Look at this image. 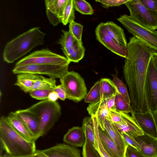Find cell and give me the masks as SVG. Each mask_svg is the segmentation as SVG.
Masks as SVG:
<instances>
[{"label":"cell","mask_w":157,"mask_h":157,"mask_svg":"<svg viewBox=\"0 0 157 157\" xmlns=\"http://www.w3.org/2000/svg\"><path fill=\"white\" fill-rule=\"evenodd\" d=\"M127 48L128 56L123 72L128 88L132 112L150 111L147 99L146 75L150 61L156 52L134 36L129 38Z\"/></svg>","instance_id":"6da1fadb"},{"label":"cell","mask_w":157,"mask_h":157,"mask_svg":"<svg viewBox=\"0 0 157 157\" xmlns=\"http://www.w3.org/2000/svg\"><path fill=\"white\" fill-rule=\"evenodd\" d=\"M0 155L12 156L29 155L36 150L35 142L26 140L17 132L8 122L7 117L0 119Z\"/></svg>","instance_id":"7a4b0ae2"},{"label":"cell","mask_w":157,"mask_h":157,"mask_svg":"<svg viewBox=\"0 0 157 157\" xmlns=\"http://www.w3.org/2000/svg\"><path fill=\"white\" fill-rule=\"evenodd\" d=\"M45 35L39 27H35L18 35L5 46L2 53L4 61L13 63L35 47L43 44Z\"/></svg>","instance_id":"3957f363"},{"label":"cell","mask_w":157,"mask_h":157,"mask_svg":"<svg viewBox=\"0 0 157 157\" xmlns=\"http://www.w3.org/2000/svg\"><path fill=\"white\" fill-rule=\"evenodd\" d=\"M27 109L39 119L40 137L48 132L61 115V108L59 104L48 99L37 102Z\"/></svg>","instance_id":"277c9868"},{"label":"cell","mask_w":157,"mask_h":157,"mask_svg":"<svg viewBox=\"0 0 157 157\" xmlns=\"http://www.w3.org/2000/svg\"><path fill=\"white\" fill-rule=\"evenodd\" d=\"M128 31L157 53V31L145 28L126 14L117 19Z\"/></svg>","instance_id":"5b68a950"},{"label":"cell","mask_w":157,"mask_h":157,"mask_svg":"<svg viewBox=\"0 0 157 157\" xmlns=\"http://www.w3.org/2000/svg\"><path fill=\"white\" fill-rule=\"evenodd\" d=\"M124 4L133 21L148 29H157V14L146 7L140 0H128Z\"/></svg>","instance_id":"8992f818"},{"label":"cell","mask_w":157,"mask_h":157,"mask_svg":"<svg viewBox=\"0 0 157 157\" xmlns=\"http://www.w3.org/2000/svg\"><path fill=\"white\" fill-rule=\"evenodd\" d=\"M61 84L64 88L67 98L75 101H80L87 94L84 80L78 73L68 71L60 78Z\"/></svg>","instance_id":"52a82bcc"},{"label":"cell","mask_w":157,"mask_h":157,"mask_svg":"<svg viewBox=\"0 0 157 157\" xmlns=\"http://www.w3.org/2000/svg\"><path fill=\"white\" fill-rule=\"evenodd\" d=\"M66 57L53 52L48 49L35 51L18 61L15 66L29 65H69Z\"/></svg>","instance_id":"ba28073f"},{"label":"cell","mask_w":157,"mask_h":157,"mask_svg":"<svg viewBox=\"0 0 157 157\" xmlns=\"http://www.w3.org/2000/svg\"><path fill=\"white\" fill-rule=\"evenodd\" d=\"M69 65H29L15 66L13 70L14 74L28 73L45 75L55 79L60 78L68 71Z\"/></svg>","instance_id":"9c48e42d"},{"label":"cell","mask_w":157,"mask_h":157,"mask_svg":"<svg viewBox=\"0 0 157 157\" xmlns=\"http://www.w3.org/2000/svg\"><path fill=\"white\" fill-rule=\"evenodd\" d=\"M0 157H81L80 150L64 144H59L50 148L37 150L33 154L22 156H12L3 154Z\"/></svg>","instance_id":"30bf717a"},{"label":"cell","mask_w":157,"mask_h":157,"mask_svg":"<svg viewBox=\"0 0 157 157\" xmlns=\"http://www.w3.org/2000/svg\"><path fill=\"white\" fill-rule=\"evenodd\" d=\"M146 84L147 101L153 113L157 110V70L152 58L147 69Z\"/></svg>","instance_id":"8fae6325"},{"label":"cell","mask_w":157,"mask_h":157,"mask_svg":"<svg viewBox=\"0 0 157 157\" xmlns=\"http://www.w3.org/2000/svg\"><path fill=\"white\" fill-rule=\"evenodd\" d=\"M68 0H45L47 17L50 23L55 26L62 23L63 12Z\"/></svg>","instance_id":"7c38bea8"},{"label":"cell","mask_w":157,"mask_h":157,"mask_svg":"<svg viewBox=\"0 0 157 157\" xmlns=\"http://www.w3.org/2000/svg\"><path fill=\"white\" fill-rule=\"evenodd\" d=\"M134 118L144 133L157 138V129L153 113L150 111L144 113H131Z\"/></svg>","instance_id":"4fadbf2b"},{"label":"cell","mask_w":157,"mask_h":157,"mask_svg":"<svg viewBox=\"0 0 157 157\" xmlns=\"http://www.w3.org/2000/svg\"><path fill=\"white\" fill-rule=\"evenodd\" d=\"M134 138L138 150L145 157H157V138L144 133Z\"/></svg>","instance_id":"5bb4252c"},{"label":"cell","mask_w":157,"mask_h":157,"mask_svg":"<svg viewBox=\"0 0 157 157\" xmlns=\"http://www.w3.org/2000/svg\"><path fill=\"white\" fill-rule=\"evenodd\" d=\"M97 27L118 44L127 47L128 43L123 30L111 21L101 22Z\"/></svg>","instance_id":"9a60e30c"},{"label":"cell","mask_w":157,"mask_h":157,"mask_svg":"<svg viewBox=\"0 0 157 157\" xmlns=\"http://www.w3.org/2000/svg\"><path fill=\"white\" fill-rule=\"evenodd\" d=\"M95 32L97 40L107 49L121 57L125 59L127 57V47L118 44L97 27Z\"/></svg>","instance_id":"2e32d148"},{"label":"cell","mask_w":157,"mask_h":157,"mask_svg":"<svg viewBox=\"0 0 157 157\" xmlns=\"http://www.w3.org/2000/svg\"><path fill=\"white\" fill-rule=\"evenodd\" d=\"M87 110L91 116H96L98 125L104 130L106 120L111 121L109 112L107 107L106 99L103 98L98 102L90 103Z\"/></svg>","instance_id":"e0dca14e"},{"label":"cell","mask_w":157,"mask_h":157,"mask_svg":"<svg viewBox=\"0 0 157 157\" xmlns=\"http://www.w3.org/2000/svg\"><path fill=\"white\" fill-rule=\"evenodd\" d=\"M18 117L24 123L36 140L40 137L39 119L27 109L15 112Z\"/></svg>","instance_id":"ac0fdd59"},{"label":"cell","mask_w":157,"mask_h":157,"mask_svg":"<svg viewBox=\"0 0 157 157\" xmlns=\"http://www.w3.org/2000/svg\"><path fill=\"white\" fill-rule=\"evenodd\" d=\"M104 131L125 156L126 149L128 146L114 124L111 121L106 119L105 124Z\"/></svg>","instance_id":"d6986e66"},{"label":"cell","mask_w":157,"mask_h":157,"mask_svg":"<svg viewBox=\"0 0 157 157\" xmlns=\"http://www.w3.org/2000/svg\"><path fill=\"white\" fill-rule=\"evenodd\" d=\"M7 120L14 129L22 137L29 142L36 140L24 123L18 117L15 112H11L7 117Z\"/></svg>","instance_id":"ffe728a7"},{"label":"cell","mask_w":157,"mask_h":157,"mask_svg":"<svg viewBox=\"0 0 157 157\" xmlns=\"http://www.w3.org/2000/svg\"><path fill=\"white\" fill-rule=\"evenodd\" d=\"M63 141L75 147H83L86 142V137L82 127H74L69 129L64 135Z\"/></svg>","instance_id":"44dd1931"},{"label":"cell","mask_w":157,"mask_h":157,"mask_svg":"<svg viewBox=\"0 0 157 157\" xmlns=\"http://www.w3.org/2000/svg\"><path fill=\"white\" fill-rule=\"evenodd\" d=\"M120 113L124 119V122L120 124H114L121 133L123 132H128L132 134L134 137L144 134V132L133 117L128 113Z\"/></svg>","instance_id":"7402d4cb"},{"label":"cell","mask_w":157,"mask_h":157,"mask_svg":"<svg viewBox=\"0 0 157 157\" xmlns=\"http://www.w3.org/2000/svg\"><path fill=\"white\" fill-rule=\"evenodd\" d=\"M98 132L102 146L109 155L111 157H125L105 131L99 125Z\"/></svg>","instance_id":"603a6c76"},{"label":"cell","mask_w":157,"mask_h":157,"mask_svg":"<svg viewBox=\"0 0 157 157\" xmlns=\"http://www.w3.org/2000/svg\"><path fill=\"white\" fill-rule=\"evenodd\" d=\"M38 75L25 73L17 74L15 85L18 86L25 92L30 93Z\"/></svg>","instance_id":"cb8c5ba5"},{"label":"cell","mask_w":157,"mask_h":157,"mask_svg":"<svg viewBox=\"0 0 157 157\" xmlns=\"http://www.w3.org/2000/svg\"><path fill=\"white\" fill-rule=\"evenodd\" d=\"M62 51L70 62L78 63L83 58L85 48L82 41H80L71 48Z\"/></svg>","instance_id":"d4e9b609"},{"label":"cell","mask_w":157,"mask_h":157,"mask_svg":"<svg viewBox=\"0 0 157 157\" xmlns=\"http://www.w3.org/2000/svg\"><path fill=\"white\" fill-rule=\"evenodd\" d=\"M100 81V100L106 99L115 95L118 90L113 81L110 79L103 78Z\"/></svg>","instance_id":"484cf974"},{"label":"cell","mask_w":157,"mask_h":157,"mask_svg":"<svg viewBox=\"0 0 157 157\" xmlns=\"http://www.w3.org/2000/svg\"><path fill=\"white\" fill-rule=\"evenodd\" d=\"M82 127L86 136V140L94 147L95 142V130L94 121L92 116L83 119Z\"/></svg>","instance_id":"4316f807"},{"label":"cell","mask_w":157,"mask_h":157,"mask_svg":"<svg viewBox=\"0 0 157 157\" xmlns=\"http://www.w3.org/2000/svg\"><path fill=\"white\" fill-rule=\"evenodd\" d=\"M56 79L45 78L38 75L33 85L32 91L42 89H54L57 86Z\"/></svg>","instance_id":"83f0119b"},{"label":"cell","mask_w":157,"mask_h":157,"mask_svg":"<svg viewBox=\"0 0 157 157\" xmlns=\"http://www.w3.org/2000/svg\"><path fill=\"white\" fill-rule=\"evenodd\" d=\"M62 31L63 34L57 43L61 46L62 50L71 48L80 41L75 39L69 31L63 30Z\"/></svg>","instance_id":"f1b7e54d"},{"label":"cell","mask_w":157,"mask_h":157,"mask_svg":"<svg viewBox=\"0 0 157 157\" xmlns=\"http://www.w3.org/2000/svg\"><path fill=\"white\" fill-rule=\"evenodd\" d=\"M74 0H68L64 8L62 20L64 25L74 21L75 18Z\"/></svg>","instance_id":"f546056e"},{"label":"cell","mask_w":157,"mask_h":157,"mask_svg":"<svg viewBox=\"0 0 157 157\" xmlns=\"http://www.w3.org/2000/svg\"><path fill=\"white\" fill-rule=\"evenodd\" d=\"M115 102L116 111L126 113L132 112L131 105L127 102L118 91L115 95Z\"/></svg>","instance_id":"4dcf8cb0"},{"label":"cell","mask_w":157,"mask_h":157,"mask_svg":"<svg viewBox=\"0 0 157 157\" xmlns=\"http://www.w3.org/2000/svg\"><path fill=\"white\" fill-rule=\"evenodd\" d=\"M100 100V81L96 82L87 94L84 99L85 102L90 103L96 102Z\"/></svg>","instance_id":"1f68e13d"},{"label":"cell","mask_w":157,"mask_h":157,"mask_svg":"<svg viewBox=\"0 0 157 157\" xmlns=\"http://www.w3.org/2000/svg\"><path fill=\"white\" fill-rule=\"evenodd\" d=\"M75 9L84 15H91L94 10L90 4L84 0H74Z\"/></svg>","instance_id":"d6a6232c"},{"label":"cell","mask_w":157,"mask_h":157,"mask_svg":"<svg viewBox=\"0 0 157 157\" xmlns=\"http://www.w3.org/2000/svg\"><path fill=\"white\" fill-rule=\"evenodd\" d=\"M95 130V146L94 147L100 155V157H111L105 150L101 144L98 132V123L95 116L92 115Z\"/></svg>","instance_id":"836d02e7"},{"label":"cell","mask_w":157,"mask_h":157,"mask_svg":"<svg viewBox=\"0 0 157 157\" xmlns=\"http://www.w3.org/2000/svg\"><path fill=\"white\" fill-rule=\"evenodd\" d=\"M113 82L118 91L129 104L131 105V100L127 88L123 82L118 77L117 75L113 76Z\"/></svg>","instance_id":"e575fe53"},{"label":"cell","mask_w":157,"mask_h":157,"mask_svg":"<svg viewBox=\"0 0 157 157\" xmlns=\"http://www.w3.org/2000/svg\"><path fill=\"white\" fill-rule=\"evenodd\" d=\"M69 31L78 41H82L83 26L74 21L69 23Z\"/></svg>","instance_id":"d590c367"},{"label":"cell","mask_w":157,"mask_h":157,"mask_svg":"<svg viewBox=\"0 0 157 157\" xmlns=\"http://www.w3.org/2000/svg\"><path fill=\"white\" fill-rule=\"evenodd\" d=\"M82 154L83 157H100L97 151L87 140L82 147Z\"/></svg>","instance_id":"8d00e7d4"},{"label":"cell","mask_w":157,"mask_h":157,"mask_svg":"<svg viewBox=\"0 0 157 157\" xmlns=\"http://www.w3.org/2000/svg\"><path fill=\"white\" fill-rule=\"evenodd\" d=\"M53 90H37L32 91L29 93L32 98L38 100H43L48 99L49 94L53 91Z\"/></svg>","instance_id":"74e56055"},{"label":"cell","mask_w":157,"mask_h":157,"mask_svg":"<svg viewBox=\"0 0 157 157\" xmlns=\"http://www.w3.org/2000/svg\"><path fill=\"white\" fill-rule=\"evenodd\" d=\"M128 0H97L95 1L100 2L104 8H108L113 6H120L124 4Z\"/></svg>","instance_id":"f35d334b"},{"label":"cell","mask_w":157,"mask_h":157,"mask_svg":"<svg viewBox=\"0 0 157 157\" xmlns=\"http://www.w3.org/2000/svg\"><path fill=\"white\" fill-rule=\"evenodd\" d=\"M122 135L126 144L128 146H131L138 150L137 144L134 136L131 133L127 132H122Z\"/></svg>","instance_id":"ab89813d"},{"label":"cell","mask_w":157,"mask_h":157,"mask_svg":"<svg viewBox=\"0 0 157 157\" xmlns=\"http://www.w3.org/2000/svg\"><path fill=\"white\" fill-rule=\"evenodd\" d=\"M111 121L114 124H121L124 122V119L120 112L116 111H109Z\"/></svg>","instance_id":"60d3db41"},{"label":"cell","mask_w":157,"mask_h":157,"mask_svg":"<svg viewBox=\"0 0 157 157\" xmlns=\"http://www.w3.org/2000/svg\"><path fill=\"white\" fill-rule=\"evenodd\" d=\"M147 9L157 14V0H140Z\"/></svg>","instance_id":"b9f144b4"},{"label":"cell","mask_w":157,"mask_h":157,"mask_svg":"<svg viewBox=\"0 0 157 157\" xmlns=\"http://www.w3.org/2000/svg\"><path fill=\"white\" fill-rule=\"evenodd\" d=\"M125 157H145L136 149L131 146H128L125 153Z\"/></svg>","instance_id":"7bdbcfd3"},{"label":"cell","mask_w":157,"mask_h":157,"mask_svg":"<svg viewBox=\"0 0 157 157\" xmlns=\"http://www.w3.org/2000/svg\"><path fill=\"white\" fill-rule=\"evenodd\" d=\"M53 91L57 94L60 99L64 101L67 98L65 90L61 84L56 86Z\"/></svg>","instance_id":"ee69618b"},{"label":"cell","mask_w":157,"mask_h":157,"mask_svg":"<svg viewBox=\"0 0 157 157\" xmlns=\"http://www.w3.org/2000/svg\"><path fill=\"white\" fill-rule=\"evenodd\" d=\"M115 95H113L106 99L107 107L109 111L112 110L116 111L115 102Z\"/></svg>","instance_id":"f6af8a7d"},{"label":"cell","mask_w":157,"mask_h":157,"mask_svg":"<svg viewBox=\"0 0 157 157\" xmlns=\"http://www.w3.org/2000/svg\"><path fill=\"white\" fill-rule=\"evenodd\" d=\"M59 98L57 94L54 91H52L49 94L48 99L52 101H56Z\"/></svg>","instance_id":"bcb514c9"},{"label":"cell","mask_w":157,"mask_h":157,"mask_svg":"<svg viewBox=\"0 0 157 157\" xmlns=\"http://www.w3.org/2000/svg\"><path fill=\"white\" fill-rule=\"evenodd\" d=\"M151 58L154 66L157 70V53L154 52L152 55Z\"/></svg>","instance_id":"7dc6e473"},{"label":"cell","mask_w":157,"mask_h":157,"mask_svg":"<svg viewBox=\"0 0 157 157\" xmlns=\"http://www.w3.org/2000/svg\"><path fill=\"white\" fill-rule=\"evenodd\" d=\"M157 129V110L153 113Z\"/></svg>","instance_id":"c3c4849f"}]
</instances>
